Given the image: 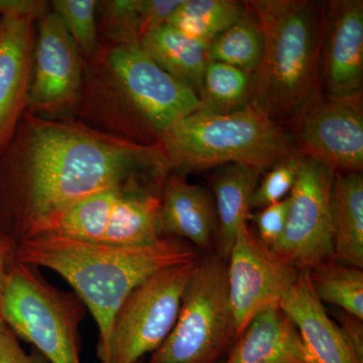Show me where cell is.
<instances>
[{"label":"cell","instance_id":"obj_35","mask_svg":"<svg viewBox=\"0 0 363 363\" xmlns=\"http://www.w3.org/2000/svg\"><path fill=\"white\" fill-rule=\"evenodd\" d=\"M140 363H143V362H140Z\"/></svg>","mask_w":363,"mask_h":363},{"label":"cell","instance_id":"obj_15","mask_svg":"<svg viewBox=\"0 0 363 363\" xmlns=\"http://www.w3.org/2000/svg\"><path fill=\"white\" fill-rule=\"evenodd\" d=\"M0 16V155L11 145L28 104L33 66V21Z\"/></svg>","mask_w":363,"mask_h":363},{"label":"cell","instance_id":"obj_21","mask_svg":"<svg viewBox=\"0 0 363 363\" xmlns=\"http://www.w3.org/2000/svg\"><path fill=\"white\" fill-rule=\"evenodd\" d=\"M140 45L157 66L199 98L203 76L209 62L206 45L186 37L167 23L145 33Z\"/></svg>","mask_w":363,"mask_h":363},{"label":"cell","instance_id":"obj_14","mask_svg":"<svg viewBox=\"0 0 363 363\" xmlns=\"http://www.w3.org/2000/svg\"><path fill=\"white\" fill-rule=\"evenodd\" d=\"M40 20L28 104L42 111H60L78 94L80 55L56 14L45 13Z\"/></svg>","mask_w":363,"mask_h":363},{"label":"cell","instance_id":"obj_4","mask_svg":"<svg viewBox=\"0 0 363 363\" xmlns=\"http://www.w3.org/2000/svg\"><path fill=\"white\" fill-rule=\"evenodd\" d=\"M169 169L201 171L236 164L264 173L297 152L286 128L248 105L216 114L196 111L159 138Z\"/></svg>","mask_w":363,"mask_h":363},{"label":"cell","instance_id":"obj_18","mask_svg":"<svg viewBox=\"0 0 363 363\" xmlns=\"http://www.w3.org/2000/svg\"><path fill=\"white\" fill-rule=\"evenodd\" d=\"M221 363H312L300 333L279 305L253 318Z\"/></svg>","mask_w":363,"mask_h":363},{"label":"cell","instance_id":"obj_12","mask_svg":"<svg viewBox=\"0 0 363 363\" xmlns=\"http://www.w3.org/2000/svg\"><path fill=\"white\" fill-rule=\"evenodd\" d=\"M292 125L298 152L335 173H362V100L319 97Z\"/></svg>","mask_w":363,"mask_h":363},{"label":"cell","instance_id":"obj_26","mask_svg":"<svg viewBox=\"0 0 363 363\" xmlns=\"http://www.w3.org/2000/svg\"><path fill=\"white\" fill-rule=\"evenodd\" d=\"M94 0H56L52 13L58 16L78 49L87 55L97 50L96 7Z\"/></svg>","mask_w":363,"mask_h":363},{"label":"cell","instance_id":"obj_23","mask_svg":"<svg viewBox=\"0 0 363 363\" xmlns=\"http://www.w3.org/2000/svg\"><path fill=\"white\" fill-rule=\"evenodd\" d=\"M264 49L262 26L248 9L245 16L210 42L206 54L208 61L227 64L252 75L259 68Z\"/></svg>","mask_w":363,"mask_h":363},{"label":"cell","instance_id":"obj_29","mask_svg":"<svg viewBox=\"0 0 363 363\" xmlns=\"http://www.w3.org/2000/svg\"><path fill=\"white\" fill-rule=\"evenodd\" d=\"M290 209V197L262 208L248 215V220L255 223L257 238L266 247L274 248L281 240L285 231Z\"/></svg>","mask_w":363,"mask_h":363},{"label":"cell","instance_id":"obj_24","mask_svg":"<svg viewBox=\"0 0 363 363\" xmlns=\"http://www.w3.org/2000/svg\"><path fill=\"white\" fill-rule=\"evenodd\" d=\"M252 84V74L209 61L203 76L199 109L216 114L241 111L250 104Z\"/></svg>","mask_w":363,"mask_h":363},{"label":"cell","instance_id":"obj_10","mask_svg":"<svg viewBox=\"0 0 363 363\" xmlns=\"http://www.w3.org/2000/svg\"><path fill=\"white\" fill-rule=\"evenodd\" d=\"M226 264L236 340L257 314L279 305L300 272L266 247L248 221L238 229Z\"/></svg>","mask_w":363,"mask_h":363},{"label":"cell","instance_id":"obj_32","mask_svg":"<svg viewBox=\"0 0 363 363\" xmlns=\"http://www.w3.org/2000/svg\"><path fill=\"white\" fill-rule=\"evenodd\" d=\"M45 13V1L0 0V16L2 14H21V16H30L35 18H40Z\"/></svg>","mask_w":363,"mask_h":363},{"label":"cell","instance_id":"obj_30","mask_svg":"<svg viewBox=\"0 0 363 363\" xmlns=\"http://www.w3.org/2000/svg\"><path fill=\"white\" fill-rule=\"evenodd\" d=\"M0 363H49L38 351L28 353L11 330L0 333Z\"/></svg>","mask_w":363,"mask_h":363},{"label":"cell","instance_id":"obj_33","mask_svg":"<svg viewBox=\"0 0 363 363\" xmlns=\"http://www.w3.org/2000/svg\"><path fill=\"white\" fill-rule=\"evenodd\" d=\"M13 259V252L6 247L4 243L0 242V297H1V294L4 292L9 266H11V260Z\"/></svg>","mask_w":363,"mask_h":363},{"label":"cell","instance_id":"obj_34","mask_svg":"<svg viewBox=\"0 0 363 363\" xmlns=\"http://www.w3.org/2000/svg\"><path fill=\"white\" fill-rule=\"evenodd\" d=\"M6 330H9V327H7V325L6 324V322H4V320L2 319V317L0 316V333Z\"/></svg>","mask_w":363,"mask_h":363},{"label":"cell","instance_id":"obj_2","mask_svg":"<svg viewBox=\"0 0 363 363\" xmlns=\"http://www.w3.org/2000/svg\"><path fill=\"white\" fill-rule=\"evenodd\" d=\"M13 257L51 269L72 286L94 318L98 359L107 363L112 324L130 294L157 272L195 262L198 255L191 243L174 238L140 247H116L43 234L18 245Z\"/></svg>","mask_w":363,"mask_h":363},{"label":"cell","instance_id":"obj_13","mask_svg":"<svg viewBox=\"0 0 363 363\" xmlns=\"http://www.w3.org/2000/svg\"><path fill=\"white\" fill-rule=\"evenodd\" d=\"M319 76L325 98L362 100L363 1H321Z\"/></svg>","mask_w":363,"mask_h":363},{"label":"cell","instance_id":"obj_16","mask_svg":"<svg viewBox=\"0 0 363 363\" xmlns=\"http://www.w3.org/2000/svg\"><path fill=\"white\" fill-rule=\"evenodd\" d=\"M279 307L292 320L312 363H363L313 288L309 272H301Z\"/></svg>","mask_w":363,"mask_h":363},{"label":"cell","instance_id":"obj_1","mask_svg":"<svg viewBox=\"0 0 363 363\" xmlns=\"http://www.w3.org/2000/svg\"><path fill=\"white\" fill-rule=\"evenodd\" d=\"M21 159L0 164V242L11 252L62 212L138 176L164 182L159 145L124 142L73 124H30Z\"/></svg>","mask_w":363,"mask_h":363},{"label":"cell","instance_id":"obj_22","mask_svg":"<svg viewBox=\"0 0 363 363\" xmlns=\"http://www.w3.org/2000/svg\"><path fill=\"white\" fill-rule=\"evenodd\" d=\"M245 1L235 0H182L171 14L167 25L203 45L247 13Z\"/></svg>","mask_w":363,"mask_h":363},{"label":"cell","instance_id":"obj_31","mask_svg":"<svg viewBox=\"0 0 363 363\" xmlns=\"http://www.w3.org/2000/svg\"><path fill=\"white\" fill-rule=\"evenodd\" d=\"M334 316H336V323L340 327L344 336L363 359V320L342 310H338Z\"/></svg>","mask_w":363,"mask_h":363},{"label":"cell","instance_id":"obj_8","mask_svg":"<svg viewBox=\"0 0 363 363\" xmlns=\"http://www.w3.org/2000/svg\"><path fill=\"white\" fill-rule=\"evenodd\" d=\"M195 262L162 269L130 294L112 324L107 363L142 362L164 343L175 326Z\"/></svg>","mask_w":363,"mask_h":363},{"label":"cell","instance_id":"obj_9","mask_svg":"<svg viewBox=\"0 0 363 363\" xmlns=\"http://www.w3.org/2000/svg\"><path fill=\"white\" fill-rule=\"evenodd\" d=\"M300 155L285 231L272 250L301 272L334 259L330 198L335 172Z\"/></svg>","mask_w":363,"mask_h":363},{"label":"cell","instance_id":"obj_7","mask_svg":"<svg viewBox=\"0 0 363 363\" xmlns=\"http://www.w3.org/2000/svg\"><path fill=\"white\" fill-rule=\"evenodd\" d=\"M143 177H133L75 203L55 217L40 235L56 234L116 247L157 242L164 238L161 189L155 190V186H161L145 183Z\"/></svg>","mask_w":363,"mask_h":363},{"label":"cell","instance_id":"obj_17","mask_svg":"<svg viewBox=\"0 0 363 363\" xmlns=\"http://www.w3.org/2000/svg\"><path fill=\"white\" fill-rule=\"evenodd\" d=\"M160 220L162 238L187 241L203 252L216 248L214 200L201 186L189 184L178 175L166 178L161 188Z\"/></svg>","mask_w":363,"mask_h":363},{"label":"cell","instance_id":"obj_11","mask_svg":"<svg viewBox=\"0 0 363 363\" xmlns=\"http://www.w3.org/2000/svg\"><path fill=\"white\" fill-rule=\"evenodd\" d=\"M107 62L128 104L157 138L200 108L196 93L157 66L140 45H117Z\"/></svg>","mask_w":363,"mask_h":363},{"label":"cell","instance_id":"obj_27","mask_svg":"<svg viewBox=\"0 0 363 363\" xmlns=\"http://www.w3.org/2000/svg\"><path fill=\"white\" fill-rule=\"evenodd\" d=\"M300 156V152H293L264 172L253 193L252 209L260 210L289 197L297 179Z\"/></svg>","mask_w":363,"mask_h":363},{"label":"cell","instance_id":"obj_5","mask_svg":"<svg viewBox=\"0 0 363 363\" xmlns=\"http://www.w3.org/2000/svg\"><path fill=\"white\" fill-rule=\"evenodd\" d=\"M86 312L75 293L50 284L38 267L11 260L0 316L16 337L32 344L48 362L82 363L79 328Z\"/></svg>","mask_w":363,"mask_h":363},{"label":"cell","instance_id":"obj_19","mask_svg":"<svg viewBox=\"0 0 363 363\" xmlns=\"http://www.w3.org/2000/svg\"><path fill=\"white\" fill-rule=\"evenodd\" d=\"M260 174L241 164L222 166L211 179L218 235L217 255L227 262L241 224L248 220Z\"/></svg>","mask_w":363,"mask_h":363},{"label":"cell","instance_id":"obj_28","mask_svg":"<svg viewBox=\"0 0 363 363\" xmlns=\"http://www.w3.org/2000/svg\"><path fill=\"white\" fill-rule=\"evenodd\" d=\"M104 4L107 35L117 45H140L143 35L140 0H116Z\"/></svg>","mask_w":363,"mask_h":363},{"label":"cell","instance_id":"obj_25","mask_svg":"<svg viewBox=\"0 0 363 363\" xmlns=\"http://www.w3.org/2000/svg\"><path fill=\"white\" fill-rule=\"evenodd\" d=\"M313 288L323 304L363 320V271L331 260L309 272Z\"/></svg>","mask_w":363,"mask_h":363},{"label":"cell","instance_id":"obj_6","mask_svg":"<svg viewBox=\"0 0 363 363\" xmlns=\"http://www.w3.org/2000/svg\"><path fill=\"white\" fill-rule=\"evenodd\" d=\"M235 342L226 262L196 260L173 330L145 363H221Z\"/></svg>","mask_w":363,"mask_h":363},{"label":"cell","instance_id":"obj_3","mask_svg":"<svg viewBox=\"0 0 363 363\" xmlns=\"http://www.w3.org/2000/svg\"><path fill=\"white\" fill-rule=\"evenodd\" d=\"M264 49L252 74L250 106L286 128L322 96L319 76L321 4L311 0H250Z\"/></svg>","mask_w":363,"mask_h":363},{"label":"cell","instance_id":"obj_20","mask_svg":"<svg viewBox=\"0 0 363 363\" xmlns=\"http://www.w3.org/2000/svg\"><path fill=\"white\" fill-rule=\"evenodd\" d=\"M330 213L334 260L362 269V173H335Z\"/></svg>","mask_w":363,"mask_h":363}]
</instances>
